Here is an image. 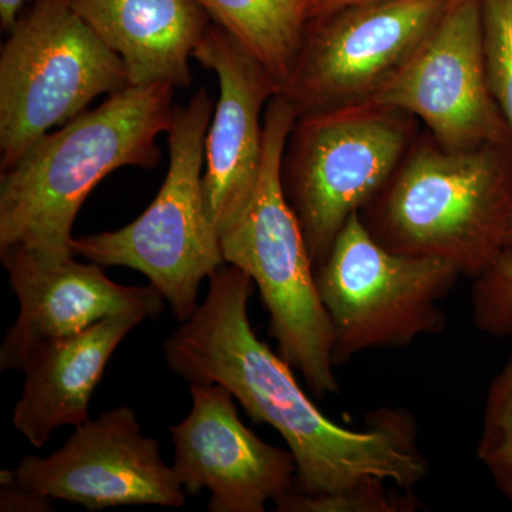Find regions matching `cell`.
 <instances>
[{"label":"cell","mask_w":512,"mask_h":512,"mask_svg":"<svg viewBox=\"0 0 512 512\" xmlns=\"http://www.w3.org/2000/svg\"><path fill=\"white\" fill-rule=\"evenodd\" d=\"M254 281L221 265L197 311L164 343L165 363L190 384L227 387L255 424L281 434L295 457L293 490L323 497L372 481L406 490L429 474L417 424L404 409L376 410L363 430L330 420L309 399L292 366L252 329L248 303Z\"/></svg>","instance_id":"obj_1"},{"label":"cell","mask_w":512,"mask_h":512,"mask_svg":"<svg viewBox=\"0 0 512 512\" xmlns=\"http://www.w3.org/2000/svg\"><path fill=\"white\" fill-rule=\"evenodd\" d=\"M174 90L167 83L127 86L47 133L2 171L0 251L72 258L74 221L90 192L119 168L160 163L157 138L173 123Z\"/></svg>","instance_id":"obj_2"},{"label":"cell","mask_w":512,"mask_h":512,"mask_svg":"<svg viewBox=\"0 0 512 512\" xmlns=\"http://www.w3.org/2000/svg\"><path fill=\"white\" fill-rule=\"evenodd\" d=\"M360 214L399 254L437 259L477 278L507 248L512 225V144L448 148L426 136Z\"/></svg>","instance_id":"obj_3"},{"label":"cell","mask_w":512,"mask_h":512,"mask_svg":"<svg viewBox=\"0 0 512 512\" xmlns=\"http://www.w3.org/2000/svg\"><path fill=\"white\" fill-rule=\"evenodd\" d=\"M299 113L276 94L264 116V157L251 200L221 232L227 264L258 286L269 313V335L279 355L298 370L318 399L339 393L335 376V330L316 284L315 265L282 184V160Z\"/></svg>","instance_id":"obj_4"},{"label":"cell","mask_w":512,"mask_h":512,"mask_svg":"<svg viewBox=\"0 0 512 512\" xmlns=\"http://www.w3.org/2000/svg\"><path fill=\"white\" fill-rule=\"evenodd\" d=\"M214 109V100L205 89L198 90L185 106L175 107L167 133V177L136 221L72 242L74 256L147 276L183 323L197 311L204 279L225 264L220 232L208 214L202 181L205 138Z\"/></svg>","instance_id":"obj_5"},{"label":"cell","mask_w":512,"mask_h":512,"mask_svg":"<svg viewBox=\"0 0 512 512\" xmlns=\"http://www.w3.org/2000/svg\"><path fill=\"white\" fill-rule=\"evenodd\" d=\"M416 123L373 100L298 117L285 147L282 184L315 271L349 218L396 173L416 140Z\"/></svg>","instance_id":"obj_6"},{"label":"cell","mask_w":512,"mask_h":512,"mask_svg":"<svg viewBox=\"0 0 512 512\" xmlns=\"http://www.w3.org/2000/svg\"><path fill=\"white\" fill-rule=\"evenodd\" d=\"M0 50V173L36 141L128 86L126 66L70 0H33Z\"/></svg>","instance_id":"obj_7"},{"label":"cell","mask_w":512,"mask_h":512,"mask_svg":"<svg viewBox=\"0 0 512 512\" xmlns=\"http://www.w3.org/2000/svg\"><path fill=\"white\" fill-rule=\"evenodd\" d=\"M316 284L335 330V365L376 349H397L444 328L441 299L458 271L443 261L384 247L359 212L339 232Z\"/></svg>","instance_id":"obj_8"},{"label":"cell","mask_w":512,"mask_h":512,"mask_svg":"<svg viewBox=\"0 0 512 512\" xmlns=\"http://www.w3.org/2000/svg\"><path fill=\"white\" fill-rule=\"evenodd\" d=\"M369 100L420 120L448 148L512 144L488 83L483 0H453L416 52Z\"/></svg>","instance_id":"obj_9"},{"label":"cell","mask_w":512,"mask_h":512,"mask_svg":"<svg viewBox=\"0 0 512 512\" xmlns=\"http://www.w3.org/2000/svg\"><path fill=\"white\" fill-rule=\"evenodd\" d=\"M453 0H376L309 22L281 94L299 116L369 100L416 52Z\"/></svg>","instance_id":"obj_10"},{"label":"cell","mask_w":512,"mask_h":512,"mask_svg":"<svg viewBox=\"0 0 512 512\" xmlns=\"http://www.w3.org/2000/svg\"><path fill=\"white\" fill-rule=\"evenodd\" d=\"M15 476L33 493L90 511L131 505L180 508L187 501L173 467L161 458L160 444L144 436L136 412L127 406L74 427L50 456H26Z\"/></svg>","instance_id":"obj_11"},{"label":"cell","mask_w":512,"mask_h":512,"mask_svg":"<svg viewBox=\"0 0 512 512\" xmlns=\"http://www.w3.org/2000/svg\"><path fill=\"white\" fill-rule=\"evenodd\" d=\"M192 409L171 426L173 470L185 493L210 491L208 511L264 512L295 487L291 450L272 446L239 419L237 400L218 383L190 384Z\"/></svg>","instance_id":"obj_12"},{"label":"cell","mask_w":512,"mask_h":512,"mask_svg":"<svg viewBox=\"0 0 512 512\" xmlns=\"http://www.w3.org/2000/svg\"><path fill=\"white\" fill-rule=\"evenodd\" d=\"M10 286L19 302L16 322L0 346V369L20 370L30 348L43 340L66 338L120 313L164 311L163 295L147 286L111 281L104 266L72 258L46 261L22 248L0 251Z\"/></svg>","instance_id":"obj_13"},{"label":"cell","mask_w":512,"mask_h":512,"mask_svg":"<svg viewBox=\"0 0 512 512\" xmlns=\"http://www.w3.org/2000/svg\"><path fill=\"white\" fill-rule=\"evenodd\" d=\"M194 59L217 74L220 97L205 138L204 194L208 214L224 231L247 207L264 157L262 110L281 93L264 67L221 26L211 23Z\"/></svg>","instance_id":"obj_14"},{"label":"cell","mask_w":512,"mask_h":512,"mask_svg":"<svg viewBox=\"0 0 512 512\" xmlns=\"http://www.w3.org/2000/svg\"><path fill=\"white\" fill-rule=\"evenodd\" d=\"M146 319V313H120L76 335L30 348L23 362L22 396L13 412L15 429L33 447L42 448L59 427L89 420L90 399L111 355Z\"/></svg>","instance_id":"obj_15"},{"label":"cell","mask_w":512,"mask_h":512,"mask_svg":"<svg viewBox=\"0 0 512 512\" xmlns=\"http://www.w3.org/2000/svg\"><path fill=\"white\" fill-rule=\"evenodd\" d=\"M123 60L128 86L192 83L190 62L211 18L197 0H70Z\"/></svg>","instance_id":"obj_16"},{"label":"cell","mask_w":512,"mask_h":512,"mask_svg":"<svg viewBox=\"0 0 512 512\" xmlns=\"http://www.w3.org/2000/svg\"><path fill=\"white\" fill-rule=\"evenodd\" d=\"M284 90L301 53L312 0H197Z\"/></svg>","instance_id":"obj_17"},{"label":"cell","mask_w":512,"mask_h":512,"mask_svg":"<svg viewBox=\"0 0 512 512\" xmlns=\"http://www.w3.org/2000/svg\"><path fill=\"white\" fill-rule=\"evenodd\" d=\"M477 456L495 487L512 501V353L488 387Z\"/></svg>","instance_id":"obj_18"},{"label":"cell","mask_w":512,"mask_h":512,"mask_svg":"<svg viewBox=\"0 0 512 512\" xmlns=\"http://www.w3.org/2000/svg\"><path fill=\"white\" fill-rule=\"evenodd\" d=\"M384 481H372L353 488L348 493L311 497L292 490L275 501L281 512H413L420 503L412 490Z\"/></svg>","instance_id":"obj_19"},{"label":"cell","mask_w":512,"mask_h":512,"mask_svg":"<svg viewBox=\"0 0 512 512\" xmlns=\"http://www.w3.org/2000/svg\"><path fill=\"white\" fill-rule=\"evenodd\" d=\"M488 83L512 137V0H483Z\"/></svg>","instance_id":"obj_20"},{"label":"cell","mask_w":512,"mask_h":512,"mask_svg":"<svg viewBox=\"0 0 512 512\" xmlns=\"http://www.w3.org/2000/svg\"><path fill=\"white\" fill-rule=\"evenodd\" d=\"M471 302L478 329L495 338L512 336V248H505L474 278Z\"/></svg>","instance_id":"obj_21"},{"label":"cell","mask_w":512,"mask_h":512,"mask_svg":"<svg viewBox=\"0 0 512 512\" xmlns=\"http://www.w3.org/2000/svg\"><path fill=\"white\" fill-rule=\"evenodd\" d=\"M52 501L22 487L16 481L15 471H0V511L46 512L52 511Z\"/></svg>","instance_id":"obj_22"},{"label":"cell","mask_w":512,"mask_h":512,"mask_svg":"<svg viewBox=\"0 0 512 512\" xmlns=\"http://www.w3.org/2000/svg\"><path fill=\"white\" fill-rule=\"evenodd\" d=\"M376 0H312L309 22L329 18L340 10L352 8V6L365 5Z\"/></svg>","instance_id":"obj_23"},{"label":"cell","mask_w":512,"mask_h":512,"mask_svg":"<svg viewBox=\"0 0 512 512\" xmlns=\"http://www.w3.org/2000/svg\"><path fill=\"white\" fill-rule=\"evenodd\" d=\"M33 0H0V25L6 33L15 25L28 3Z\"/></svg>","instance_id":"obj_24"},{"label":"cell","mask_w":512,"mask_h":512,"mask_svg":"<svg viewBox=\"0 0 512 512\" xmlns=\"http://www.w3.org/2000/svg\"><path fill=\"white\" fill-rule=\"evenodd\" d=\"M507 247L512 248V225H511V229H510V234H508V238H507Z\"/></svg>","instance_id":"obj_25"}]
</instances>
